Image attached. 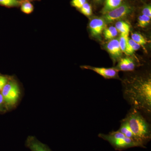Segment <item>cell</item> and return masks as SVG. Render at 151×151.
Here are the masks:
<instances>
[{"label":"cell","instance_id":"2","mask_svg":"<svg viewBox=\"0 0 151 151\" xmlns=\"http://www.w3.org/2000/svg\"><path fill=\"white\" fill-rule=\"evenodd\" d=\"M125 119L139 142L145 146L151 139L150 125L146 118L141 112L132 107Z\"/></svg>","mask_w":151,"mask_h":151},{"label":"cell","instance_id":"15","mask_svg":"<svg viewBox=\"0 0 151 151\" xmlns=\"http://www.w3.org/2000/svg\"><path fill=\"white\" fill-rule=\"evenodd\" d=\"M140 45L136 43L132 39L129 38L127 45L126 54L130 55L133 54L135 51H137L140 48Z\"/></svg>","mask_w":151,"mask_h":151},{"label":"cell","instance_id":"27","mask_svg":"<svg viewBox=\"0 0 151 151\" xmlns=\"http://www.w3.org/2000/svg\"><path fill=\"white\" fill-rule=\"evenodd\" d=\"M0 113H1V110H0Z\"/></svg>","mask_w":151,"mask_h":151},{"label":"cell","instance_id":"8","mask_svg":"<svg viewBox=\"0 0 151 151\" xmlns=\"http://www.w3.org/2000/svg\"><path fill=\"white\" fill-rule=\"evenodd\" d=\"M25 145L31 151H52L48 146L41 142L35 136H28Z\"/></svg>","mask_w":151,"mask_h":151},{"label":"cell","instance_id":"5","mask_svg":"<svg viewBox=\"0 0 151 151\" xmlns=\"http://www.w3.org/2000/svg\"><path fill=\"white\" fill-rule=\"evenodd\" d=\"M20 94L19 86L16 81H14L12 89L9 91L6 96L4 98L6 109H11L16 105Z\"/></svg>","mask_w":151,"mask_h":151},{"label":"cell","instance_id":"7","mask_svg":"<svg viewBox=\"0 0 151 151\" xmlns=\"http://www.w3.org/2000/svg\"><path fill=\"white\" fill-rule=\"evenodd\" d=\"M107 23L103 17L92 19L89 23V29L92 36L99 38L106 28Z\"/></svg>","mask_w":151,"mask_h":151},{"label":"cell","instance_id":"10","mask_svg":"<svg viewBox=\"0 0 151 151\" xmlns=\"http://www.w3.org/2000/svg\"><path fill=\"white\" fill-rule=\"evenodd\" d=\"M137 64L132 58L126 57L121 58L115 67L119 71H133L134 70Z\"/></svg>","mask_w":151,"mask_h":151},{"label":"cell","instance_id":"26","mask_svg":"<svg viewBox=\"0 0 151 151\" xmlns=\"http://www.w3.org/2000/svg\"><path fill=\"white\" fill-rule=\"evenodd\" d=\"M21 1H25V0H21ZM27 1H31V0H27Z\"/></svg>","mask_w":151,"mask_h":151},{"label":"cell","instance_id":"1","mask_svg":"<svg viewBox=\"0 0 151 151\" xmlns=\"http://www.w3.org/2000/svg\"><path fill=\"white\" fill-rule=\"evenodd\" d=\"M123 96L132 108L145 116L151 114V79L150 76H135L123 81Z\"/></svg>","mask_w":151,"mask_h":151},{"label":"cell","instance_id":"16","mask_svg":"<svg viewBox=\"0 0 151 151\" xmlns=\"http://www.w3.org/2000/svg\"><path fill=\"white\" fill-rule=\"evenodd\" d=\"M21 10L22 12L25 14L32 13L34 11V6L29 1H21Z\"/></svg>","mask_w":151,"mask_h":151},{"label":"cell","instance_id":"22","mask_svg":"<svg viewBox=\"0 0 151 151\" xmlns=\"http://www.w3.org/2000/svg\"><path fill=\"white\" fill-rule=\"evenodd\" d=\"M86 2V0H72L71 4L74 7L80 9Z\"/></svg>","mask_w":151,"mask_h":151},{"label":"cell","instance_id":"23","mask_svg":"<svg viewBox=\"0 0 151 151\" xmlns=\"http://www.w3.org/2000/svg\"><path fill=\"white\" fill-rule=\"evenodd\" d=\"M9 81V79L7 77L0 75V92H1L3 88Z\"/></svg>","mask_w":151,"mask_h":151},{"label":"cell","instance_id":"24","mask_svg":"<svg viewBox=\"0 0 151 151\" xmlns=\"http://www.w3.org/2000/svg\"><path fill=\"white\" fill-rule=\"evenodd\" d=\"M142 14L145 15L151 18V6L150 5H146L142 10Z\"/></svg>","mask_w":151,"mask_h":151},{"label":"cell","instance_id":"18","mask_svg":"<svg viewBox=\"0 0 151 151\" xmlns=\"http://www.w3.org/2000/svg\"><path fill=\"white\" fill-rule=\"evenodd\" d=\"M131 37L132 40L139 45L140 46H144L147 44V40L140 34L137 32L132 33L131 35Z\"/></svg>","mask_w":151,"mask_h":151},{"label":"cell","instance_id":"19","mask_svg":"<svg viewBox=\"0 0 151 151\" xmlns=\"http://www.w3.org/2000/svg\"><path fill=\"white\" fill-rule=\"evenodd\" d=\"M19 0H0V5L8 7H15L20 6Z\"/></svg>","mask_w":151,"mask_h":151},{"label":"cell","instance_id":"6","mask_svg":"<svg viewBox=\"0 0 151 151\" xmlns=\"http://www.w3.org/2000/svg\"><path fill=\"white\" fill-rule=\"evenodd\" d=\"M81 67L83 69H88L93 70L94 72L101 75L104 78L106 79L115 78L119 79V71L115 68H100L94 67L90 65H82Z\"/></svg>","mask_w":151,"mask_h":151},{"label":"cell","instance_id":"14","mask_svg":"<svg viewBox=\"0 0 151 151\" xmlns=\"http://www.w3.org/2000/svg\"><path fill=\"white\" fill-rule=\"evenodd\" d=\"M118 30L115 27L111 26L110 27L105 28L103 31L104 37L108 40L113 39L118 35Z\"/></svg>","mask_w":151,"mask_h":151},{"label":"cell","instance_id":"9","mask_svg":"<svg viewBox=\"0 0 151 151\" xmlns=\"http://www.w3.org/2000/svg\"><path fill=\"white\" fill-rule=\"evenodd\" d=\"M106 48L113 59H119L122 56V52L118 39L114 38L109 41L106 45Z\"/></svg>","mask_w":151,"mask_h":151},{"label":"cell","instance_id":"17","mask_svg":"<svg viewBox=\"0 0 151 151\" xmlns=\"http://www.w3.org/2000/svg\"><path fill=\"white\" fill-rule=\"evenodd\" d=\"M129 35L121 34L119 39V45L122 52L126 54L128 41H129Z\"/></svg>","mask_w":151,"mask_h":151},{"label":"cell","instance_id":"3","mask_svg":"<svg viewBox=\"0 0 151 151\" xmlns=\"http://www.w3.org/2000/svg\"><path fill=\"white\" fill-rule=\"evenodd\" d=\"M98 137L108 142L117 150H123L134 147L143 148L140 145L127 138L118 130L110 132L108 134H99Z\"/></svg>","mask_w":151,"mask_h":151},{"label":"cell","instance_id":"12","mask_svg":"<svg viewBox=\"0 0 151 151\" xmlns=\"http://www.w3.org/2000/svg\"><path fill=\"white\" fill-rule=\"evenodd\" d=\"M124 0H105L104 6L102 9V13L103 14L107 13L117 8L118 7L122 5Z\"/></svg>","mask_w":151,"mask_h":151},{"label":"cell","instance_id":"11","mask_svg":"<svg viewBox=\"0 0 151 151\" xmlns=\"http://www.w3.org/2000/svg\"><path fill=\"white\" fill-rule=\"evenodd\" d=\"M118 131L124 134L127 138L131 139L133 140L136 142L140 145H141L142 146L143 148H145L146 147L145 146H143L139 142L137 138L136 137L134 133L132 132L131 128H130L128 124V122L125 118L121 121V126H120V128Z\"/></svg>","mask_w":151,"mask_h":151},{"label":"cell","instance_id":"13","mask_svg":"<svg viewBox=\"0 0 151 151\" xmlns=\"http://www.w3.org/2000/svg\"><path fill=\"white\" fill-rule=\"evenodd\" d=\"M115 27L118 30V32L121 33V34L129 35L131 27L127 22L120 20L116 22Z\"/></svg>","mask_w":151,"mask_h":151},{"label":"cell","instance_id":"21","mask_svg":"<svg viewBox=\"0 0 151 151\" xmlns=\"http://www.w3.org/2000/svg\"><path fill=\"white\" fill-rule=\"evenodd\" d=\"M80 10L81 11V13L83 14L86 16H90L92 14V6L87 2L82 6L80 9Z\"/></svg>","mask_w":151,"mask_h":151},{"label":"cell","instance_id":"20","mask_svg":"<svg viewBox=\"0 0 151 151\" xmlns=\"http://www.w3.org/2000/svg\"><path fill=\"white\" fill-rule=\"evenodd\" d=\"M151 18L150 17L145 15L139 16L138 19V25L141 27H145L150 23Z\"/></svg>","mask_w":151,"mask_h":151},{"label":"cell","instance_id":"25","mask_svg":"<svg viewBox=\"0 0 151 151\" xmlns=\"http://www.w3.org/2000/svg\"><path fill=\"white\" fill-rule=\"evenodd\" d=\"M94 1H95V2H96L100 3L103 0H94Z\"/></svg>","mask_w":151,"mask_h":151},{"label":"cell","instance_id":"4","mask_svg":"<svg viewBox=\"0 0 151 151\" xmlns=\"http://www.w3.org/2000/svg\"><path fill=\"white\" fill-rule=\"evenodd\" d=\"M133 8L129 4L123 3L117 8L103 14V19L107 23L118 21L126 17L133 12Z\"/></svg>","mask_w":151,"mask_h":151}]
</instances>
